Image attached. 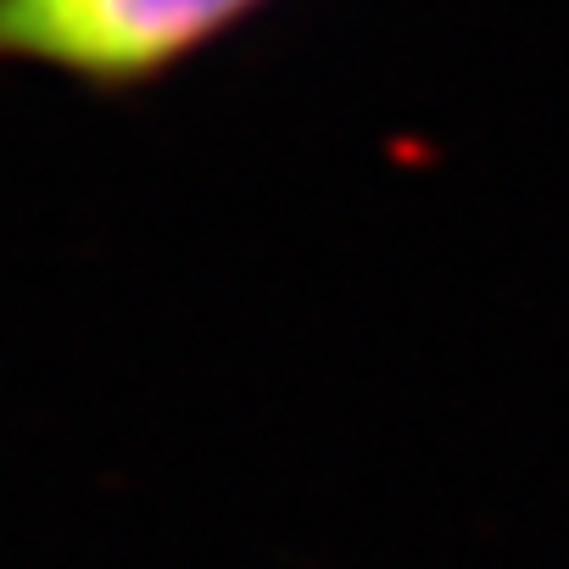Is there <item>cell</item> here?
<instances>
[{"label": "cell", "mask_w": 569, "mask_h": 569, "mask_svg": "<svg viewBox=\"0 0 569 569\" xmlns=\"http://www.w3.org/2000/svg\"><path fill=\"white\" fill-rule=\"evenodd\" d=\"M273 0H0V68H46L129 101Z\"/></svg>", "instance_id": "obj_1"}]
</instances>
